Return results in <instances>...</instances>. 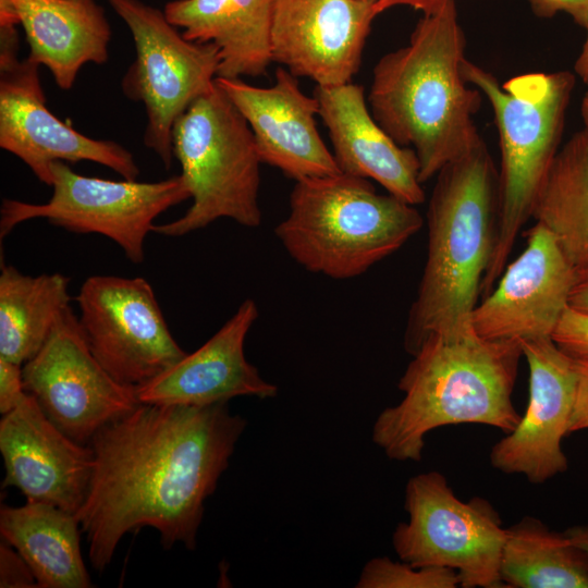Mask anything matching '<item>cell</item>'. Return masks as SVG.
Wrapping results in <instances>:
<instances>
[{"label":"cell","instance_id":"1","mask_svg":"<svg viewBox=\"0 0 588 588\" xmlns=\"http://www.w3.org/2000/svg\"><path fill=\"white\" fill-rule=\"evenodd\" d=\"M246 425L228 403L140 404L100 429L88 443L94 469L76 513L93 567L106 569L123 536L146 526L166 549L194 550L205 502Z\"/></svg>","mask_w":588,"mask_h":588},{"label":"cell","instance_id":"2","mask_svg":"<svg viewBox=\"0 0 588 588\" xmlns=\"http://www.w3.org/2000/svg\"><path fill=\"white\" fill-rule=\"evenodd\" d=\"M465 47L450 0L424 14L407 45L382 56L372 70L369 110L400 146L415 151L421 183L482 140L474 121L482 94L463 76Z\"/></svg>","mask_w":588,"mask_h":588},{"label":"cell","instance_id":"3","mask_svg":"<svg viewBox=\"0 0 588 588\" xmlns=\"http://www.w3.org/2000/svg\"><path fill=\"white\" fill-rule=\"evenodd\" d=\"M522 356L520 342L483 339L471 323L428 338L399 380L403 400L373 422V443L391 460L419 462L425 437L439 427L512 432L520 419L512 394Z\"/></svg>","mask_w":588,"mask_h":588},{"label":"cell","instance_id":"4","mask_svg":"<svg viewBox=\"0 0 588 588\" xmlns=\"http://www.w3.org/2000/svg\"><path fill=\"white\" fill-rule=\"evenodd\" d=\"M436 177L427 259L404 332L412 356L428 338L471 323L499 233V170L483 140Z\"/></svg>","mask_w":588,"mask_h":588},{"label":"cell","instance_id":"5","mask_svg":"<svg viewBox=\"0 0 588 588\" xmlns=\"http://www.w3.org/2000/svg\"><path fill=\"white\" fill-rule=\"evenodd\" d=\"M422 223L416 206L341 172L295 182L274 234L306 270L345 280L400 249Z\"/></svg>","mask_w":588,"mask_h":588},{"label":"cell","instance_id":"6","mask_svg":"<svg viewBox=\"0 0 588 588\" xmlns=\"http://www.w3.org/2000/svg\"><path fill=\"white\" fill-rule=\"evenodd\" d=\"M466 82L480 90L493 112L500 142V223L497 245L480 296L494 287L537 195L560 150L567 108L575 88L569 71L529 72L503 84L465 59Z\"/></svg>","mask_w":588,"mask_h":588},{"label":"cell","instance_id":"7","mask_svg":"<svg viewBox=\"0 0 588 588\" xmlns=\"http://www.w3.org/2000/svg\"><path fill=\"white\" fill-rule=\"evenodd\" d=\"M172 145L193 203L182 217L155 224L152 232L179 237L221 218L260 225L261 161L254 135L217 83L177 118Z\"/></svg>","mask_w":588,"mask_h":588},{"label":"cell","instance_id":"8","mask_svg":"<svg viewBox=\"0 0 588 588\" xmlns=\"http://www.w3.org/2000/svg\"><path fill=\"white\" fill-rule=\"evenodd\" d=\"M107 1L130 29L135 47L122 91L145 107L144 145L169 169L174 158L173 125L195 99L213 87L219 50L212 42L186 39L163 11L142 0Z\"/></svg>","mask_w":588,"mask_h":588},{"label":"cell","instance_id":"9","mask_svg":"<svg viewBox=\"0 0 588 588\" xmlns=\"http://www.w3.org/2000/svg\"><path fill=\"white\" fill-rule=\"evenodd\" d=\"M51 173L53 192L47 203L2 200L1 238L17 224L40 218L72 233L103 235L119 245L130 261L140 264L155 220L191 198L181 174L157 182L112 181L81 175L63 161L53 162Z\"/></svg>","mask_w":588,"mask_h":588},{"label":"cell","instance_id":"10","mask_svg":"<svg viewBox=\"0 0 588 588\" xmlns=\"http://www.w3.org/2000/svg\"><path fill=\"white\" fill-rule=\"evenodd\" d=\"M405 510L408 520L392 535L401 561L454 569L464 588L505 587L500 564L506 529L488 501H461L445 477L431 470L407 481Z\"/></svg>","mask_w":588,"mask_h":588},{"label":"cell","instance_id":"11","mask_svg":"<svg viewBox=\"0 0 588 588\" xmlns=\"http://www.w3.org/2000/svg\"><path fill=\"white\" fill-rule=\"evenodd\" d=\"M19 23L0 16V147L16 156L44 184L52 185L56 161H90L137 180L139 168L113 140L88 137L54 115L46 103L39 66L19 58Z\"/></svg>","mask_w":588,"mask_h":588},{"label":"cell","instance_id":"12","mask_svg":"<svg viewBox=\"0 0 588 588\" xmlns=\"http://www.w3.org/2000/svg\"><path fill=\"white\" fill-rule=\"evenodd\" d=\"M75 299L93 355L119 383L136 389L186 355L144 278L93 275Z\"/></svg>","mask_w":588,"mask_h":588},{"label":"cell","instance_id":"13","mask_svg":"<svg viewBox=\"0 0 588 588\" xmlns=\"http://www.w3.org/2000/svg\"><path fill=\"white\" fill-rule=\"evenodd\" d=\"M23 380L46 416L81 444L142 404L136 389L115 381L93 355L71 306L23 364Z\"/></svg>","mask_w":588,"mask_h":588},{"label":"cell","instance_id":"14","mask_svg":"<svg viewBox=\"0 0 588 588\" xmlns=\"http://www.w3.org/2000/svg\"><path fill=\"white\" fill-rule=\"evenodd\" d=\"M529 369V395L516 428L491 449L492 466L505 474L524 475L542 483L567 470L562 440L569 434L575 405L577 359L552 338L522 341Z\"/></svg>","mask_w":588,"mask_h":588},{"label":"cell","instance_id":"15","mask_svg":"<svg viewBox=\"0 0 588 588\" xmlns=\"http://www.w3.org/2000/svg\"><path fill=\"white\" fill-rule=\"evenodd\" d=\"M576 274L553 235L535 222L523 253L504 268L497 286L474 309V330L487 340L552 338L569 307Z\"/></svg>","mask_w":588,"mask_h":588},{"label":"cell","instance_id":"16","mask_svg":"<svg viewBox=\"0 0 588 588\" xmlns=\"http://www.w3.org/2000/svg\"><path fill=\"white\" fill-rule=\"evenodd\" d=\"M377 15L371 0H273L272 62L317 86L351 83Z\"/></svg>","mask_w":588,"mask_h":588},{"label":"cell","instance_id":"17","mask_svg":"<svg viewBox=\"0 0 588 588\" xmlns=\"http://www.w3.org/2000/svg\"><path fill=\"white\" fill-rule=\"evenodd\" d=\"M0 452L5 469L2 488H16L28 501L78 512L93 475V450L60 430L29 393L2 415Z\"/></svg>","mask_w":588,"mask_h":588},{"label":"cell","instance_id":"18","mask_svg":"<svg viewBox=\"0 0 588 588\" xmlns=\"http://www.w3.org/2000/svg\"><path fill=\"white\" fill-rule=\"evenodd\" d=\"M247 121L261 163L295 182L341 173L316 124L319 106L299 88L297 77L280 66L269 87L242 78H216Z\"/></svg>","mask_w":588,"mask_h":588},{"label":"cell","instance_id":"19","mask_svg":"<svg viewBox=\"0 0 588 588\" xmlns=\"http://www.w3.org/2000/svg\"><path fill=\"white\" fill-rule=\"evenodd\" d=\"M258 317L247 298L199 348L136 388L142 404L207 406L236 396L270 399L277 385L266 381L245 357L246 335Z\"/></svg>","mask_w":588,"mask_h":588},{"label":"cell","instance_id":"20","mask_svg":"<svg viewBox=\"0 0 588 588\" xmlns=\"http://www.w3.org/2000/svg\"><path fill=\"white\" fill-rule=\"evenodd\" d=\"M314 97L342 173L371 179L411 205L425 201L415 151L400 146L378 124L360 85L316 86Z\"/></svg>","mask_w":588,"mask_h":588},{"label":"cell","instance_id":"21","mask_svg":"<svg viewBox=\"0 0 588 588\" xmlns=\"http://www.w3.org/2000/svg\"><path fill=\"white\" fill-rule=\"evenodd\" d=\"M22 26L29 54L47 68L54 83L70 90L87 63L109 58L111 26L95 0H0Z\"/></svg>","mask_w":588,"mask_h":588},{"label":"cell","instance_id":"22","mask_svg":"<svg viewBox=\"0 0 588 588\" xmlns=\"http://www.w3.org/2000/svg\"><path fill=\"white\" fill-rule=\"evenodd\" d=\"M273 0H172L163 9L171 24L192 41L219 50L217 77L266 75L271 57Z\"/></svg>","mask_w":588,"mask_h":588},{"label":"cell","instance_id":"23","mask_svg":"<svg viewBox=\"0 0 588 588\" xmlns=\"http://www.w3.org/2000/svg\"><path fill=\"white\" fill-rule=\"evenodd\" d=\"M76 514L56 505L28 501L2 505L0 534L32 568L39 588H89Z\"/></svg>","mask_w":588,"mask_h":588},{"label":"cell","instance_id":"24","mask_svg":"<svg viewBox=\"0 0 588 588\" xmlns=\"http://www.w3.org/2000/svg\"><path fill=\"white\" fill-rule=\"evenodd\" d=\"M70 279L27 275L13 266L0 273V357L23 365L42 347L70 307Z\"/></svg>","mask_w":588,"mask_h":588},{"label":"cell","instance_id":"25","mask_svg":"<svg viewBox=\"0 0 588 588\" xmlns=\"http://www.w3.org/2000/svg\"><path fill=\"white\" fill-rule=\"evenodd\" d=\"M531 218L555 238L574 268L588 267V132L560 148L537 195Z\"/></svg>","mask_w":588,"mask_h":588},{"label":"cell","instance_id":"26","mask_svg":"<svg viewBox=\"0 0 588 588\" xmlns=\"http://www.w3.org/2000/svg\"><path fill=\"white\" fill-rule=\"evenodd\" d=\"M500 574L505 587L588 588V554L527 517L506 529Z\"/></svg>","mask_w":588,"mask_h":588},{"label":"cell","instance_id":"27","mask_svg":"<svg viewBox=\"0 0 588 588\" xmlns=\"http://www.w3.org/2000/svg\"><path fill=\"white\" fill-rule=\"evenodd\" d=\"M460 578L454 569L414 566L387 556L369 560L362 569L356 588H455Z\"/></svg>","mask_w":588,"mask_h":588},{"label":"cell","instance_id":"28","mask_svg":"<svg viewBox=\"0 0 588 588\" xmlns=\"http://www.w3.org/2000/svg\"><path fill=\"white\" fill-rule=\"evenodd\" d=\"M552 340L573 358L588 362V315L568 307L561 317Z\"/></svg>","mask_w":588,"mask_h":588},{"label":"cell","instance_id":"29","mask_svg":"<svg viewBox=\"0 0 588 588\" xmlns=\"http://www.w3.org/2000/svg\"><path fill=\"white\" fill-rule=\"evenodd\" d=\"M0 587H38L34 573L23 556L9 543L0 544Z\"/></svg>","mask_w":588,"mask_h":588},{"label":"cell","instance_id":"30","mask_svg":"<svg viewBox=\"0 0 588 588\" xmlns=\"http://www.w3.org/2000/svg\"><path fill=\"white\" fill-rule=\"evenodd\" d=\"M26 395L23 365L0 357V413H10Z\"/></svg>","mask_w":588,"mask_h":588},{"label":"cell","instance_id":"31","mask_svg":"<svg viewBox=\"0 0 588 588\" xmlns=\"http://www.w3.org/2000/svg\"><path fill=\"white\" fill-rule=\"evenodd\" d=\"M534 13L540 17H552L562 12L584 28H588V0H527Z\"/></svg>","mask_w":588,"mask_h":588},{"label":"cell","instance_id":"32","mask_svg":"<svg viewBox=\"0 0 588 588\" xmlns=\"http://www.w3.org/2000/svg\"><path fill=\"white\" fill-rule=\"evenodd\" d=\"M578 383L569 433L588 429V362L578 360Z\"/></svg>","mask_w":588,"mask_h":588},{"label":"cell","instance_id":"33","mask_svg":"<svg viewBox=\"0 0 588 588\" xmlns=\"http://www.w3.org/2000/svg\"><path fill=\"white\" fill-rule=\"evenodd\" d=\"M377 14L388 9L405 5L414 10L421 11L424 14H430L442 8L450 0H371Z\"/></svg>","mask_w":588,"mask_h":588},{"label":"cell","instance_id":"34","mask_svg":"<svg viewBox=\"0 0 588 588\" xmlns=\"http://www.w3.org/2000/svg\"><path fill=\"white\" fill-rule=\"evenodd\" d=\"M568 306L588 315V267L577 270Z\"/></svg>","mask_w":588,"mask_h":588},{"label":"cell","instance_id":"35","mask_svg":"<svg viewBox=\"0 0 588 588\" xmlns=\"http://www.w3.org/2000/svg\"><path fill=\"white\" fill-rule=\"evenodd\" d=\"M564 535L573 544L588 554V525L568 528Z\"/></svg>","mask_w":588,"mask_h":588},{"label":"cell","instance_id":"36","mask_svg":"<svg viewBox=\"0 0 588 588\" xmlns=\"http://www.w3.org/2000/svg\"><path fill=\"white\" fill-rule=\"evenodd\" d=\"M574 74L588 86V28L585 44L574 64Z\"/></svg>","mask_w":588,"mask_h":588},{"label":"cell","instance_id":"37","mask_svg":"<svg viewBox=\"0 0 588 588\" xmlns=\"http://www.w3.org/2000/svg\"><path fill=\"white\" fill-rule=\"evenodd\" d=\"M580 114L585 125L584 130L588 132V91L585 94L581 100Z\"/></svg>","mask_w":588,"mask_h":588}]
</instances>
